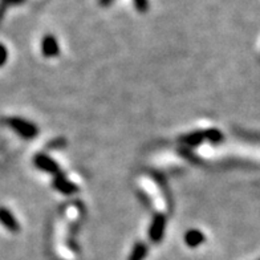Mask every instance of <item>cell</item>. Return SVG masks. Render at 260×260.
Here are the masks:
<instances>
[{"instance_id":"obj_4","label":"cell","mask_w":260,"mask_h":260,"mask_svg":"<svg viewBox=\"0 0 260 260\" xmlns=\"http://www.w3.org/2000/svg\"><path fill=\"white\" fill-rule=\"evenodd\" d=\"M52 185H53V187H55L57 191H60L64 195H72L75 194V192L79 191V187H77L75 183H72V182L69 181L64 174H61V173L57 175H53Z\"/></svg>"},{"instance_id":"obj_3","label":"cell","mask_w":260,"mask_h":260,"mask_svg":"<svg viewBox=\"0 0 260 260\" xmlns=\"http://www.w3.org/2000/svg\"><path fill=\"white\" fill-rule=\"evenodd\" d=\"M35 166L41 171H45V173H49V174L57 175L60 174V166H58L57 162H55L51 157H48L47 154H36L34 158Z\"/></svg>"},{"instance_id":"obj_14","label":"cell","mask_w":260,"mask_h":260,"mask_svg":"<svg viewBox=\"0 0 260 260\" xmlns=\"http://www.w3.org/2000/svg\"><path fill=\"white\" fill-rule=\"evenodd\" d=\"M8 58V51L3 44H0V67H3L7 62Z\"/></svg>"},{"instance_id":"obj_13","label":"cell","mask_w":260,"mask_h":260,"mask_svg":"<svg viewBox=\"0 0 260 260\" xmlns=\"http://www.w3.org/2000/svg\"><path fill=\"white\" fill-rule=\"evenodd\" d=\"M179 153H181L182 155H185V157H187L186 158V159H188V161L190 162H192V164H198V159H197V155H194V154H191L192 151H191V149H181V150H179Z\"/></svg>"},{"instance_id":"obj_12","label":"cell","mask_w":260,"mask_h":260,"mask_svg":"<svg viewBox=\"0 0 260 260\" xmlns=\"http://www.w3.org/2000/svg\"><path fill=\"white\" fill-rule=\"evenodd\" d=\"M133 3L136 10L141 12V14H145L149 10V2L147 0H133Z\"/></svg>"},{"instance_id":"obj_2","label":"cell","mask_w":260,"mask_h":260,"mask_svg":"<svg viewBox=\"0 0 260 260\" xmlns=\"http://www.w3.org/2000/svg\"><path fill=\"white\" fill-rule=\"evenodd\" d=\"M166 216L161 212H158L153 216V220L150 223V227H149V239L153 242V243H159L165 236V230H166Z\"/></svg>"},{"instance_id":"obj_10","label":"cell","mask_w":260,"mask_h":260,"mask_svg":"<svg viewBox=\"0 0 260 260\" xmlns=\"http://www.w3.org/2000/svg\"><path fill=\"white\" fill-rule=\"evenodd\" d=\"M205 141H209L210 144L218 145L223 141V134L218 129L205 130Z\"/></svg>"},{"instance_id":"obj_15","label":"cell","mask_w":260,"mask_h":260,"mask_svg":"<svg viewBox=\"0 0 260 260\" xmlns=\"http://www.w3.org/2000/svg\"><path fill=\"white\" fill-rule=\"evenodd\" d=\"M99 2H100V4H101V6L106 7V6H110V4L113 3L114 0H99Z\"/></svg>"},{"instance_id":"obj_6","label":"cell","mask_w":260,"mask_h":260,"mask_svg":"<svg viewBox=\"0 0 260 260\" xmlns=\"http://www.w3.org/2000/svg\"><path fill=\"white\" fill-rule=\"evenodd\" d=\"M0 223L11 233L16 234L20 230V224L15 218V215L6 207H0Z\"/></svg>"},{"instance_id":"obj_7","label":"cell","mask_w":260,"mask_h":260,"mask_svg":"<svg viewBox=\"0 0 260 260\" xmlns=\"http://www.w3.org/2000/svg\"><path fill=\"white\" fill-rule=\"evenodd\" d=\"M203 141H205V130H195V132L185 134L181 137V142L188 149L197 147L198 145L202 144Z\"/></svg>"},{"instance_id":"obj_1","label":"cell","mask_w":260,"mask_h":260,"mask_svg":"<svg viewBox=\"0 0 260 260\" xmlns=\"http://www.w3.org/2000/svg\"><path fill=\"white\" fill-rule=\"evenodd\" d=\"M8 126L12 130H15L20 137L25 138V140H32L39 134V129L35 123L29 122L27 120L19 118V117H12L7 120Z\"/></svg>"},{"instance_id":"obj_8","label":"cell","mask_w":260,"mask_h":260,"mask_svg":"<svg viewBox=\"0 0 260 260\" xmlns=\"http://www.w3.org/2000/svg\"><path fill=\"white\" fill-rule=\"evenodd\" d=\"M205 240H206V236L201 230H197V229L188 230L187 233L185 234L186 244H187L188 247H191V248L201 246Z\"/></svg>"},{"instance_id":"obj_5","label":"cell","mask_w":260,"mask_h":260,"mask_svg":"<svg viewBox=\"0 0 260 260\" xmlns=\"http://www.w3.org/2000/svg\"><path fill=\"white\" fill-rule=\"evenodd\" d=\"M41 53L45 57H57L60 55V45L57 39L52 35H47L41 40Z\"/></svg>"},{"instance_id":"obj_11","label":"cell","mask_w":260,"mask_h":260,"mask_svg":"<svg viewBox=\"0 0 260 260\" xmlns=\"http://www.w3.org/2000/svg\"><path fill=\"white\" fill-rule=\"evenodd\" d=\"M21 2H24V0H0V19L3 17L8 6H11V4H19Z\"/></svg>"},{"instance_id":"obj_9","label":"cell","mask_w":260,"mask_h":260,"mask_svg":"<svg viewBox=\"0 0 260 260\" xmlns=\"http://www.w3.org/2000/svg\"><path fill=\"white\" fill-rule=\"evenodd\" d=\"M147 251H149V248H147V244L145 242H137L134 244L127 260H144L147 256Z\"/></svg>"}]
</instances>
